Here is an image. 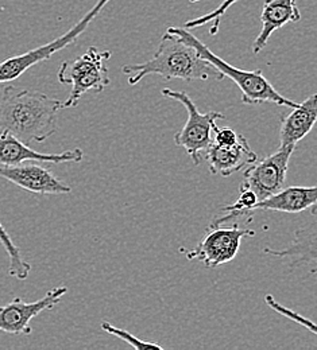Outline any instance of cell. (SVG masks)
I'll return each mask as SVG.
<instances>
[{
	"label": "cell",
	"mask_w": 317,
	"mask_h": 350,
	"mask_svg": "<svg viewBox=\"0 0 317 350\" xmlns=\"http://www.w3.org/2000/svg\"><path fill=\"white\" fill-rule=\"evenodd\" d=\"M66 293V286H58L49 290L41 299L31 304L21 298H14L10 304L0 306V332L15 336H29L31 333L30 321L42 311L51 310L58 305Z\"/></svg>",
	"instance_id": "cell-9"
},
{
	"label": "cell",
	"mask_w": 317,
	"mask_h": 350,
	"mask_svg": "<svg viewBox=\"0 0 317 350\" xmlns=\"http://www.w3.org/2000/svg\"><path fill=\"white\" fill-rule=\"evenodd\" d=\"M204 158L208 162L211 173L222 176L235 174L258 161L257 154L251 150L249 140L243 135H239L235 144L227 147L212 142Z\"/></svg>",
	"instance_id": "cell-13"
},
{
	"label": "cell",
	"mask_w": 317,
	"mask_h": 350,
	"mask_svg": "<svg viewBox=\"0 0 317 350\" xmlns=\"http://www.w3.org/2000/svg\"><path fill=\"white\" fill-rule=\"evenodd\" d=\"M300 19L301 12L296 4V0H265L261 12L262 29L253 44V53H261L269 42L274 31L282 29L288 23L299 22Z\"/></svg>",
	"instance_id": "cell-14"
},
{
	"label": "cell",
	"mask_w": 317,
	"mask_h": 350,
	"mask_svg": "<svg viewBox=\"0 0 317 350\" xmlns=\"http://www.w3.org/2000/svg\"><path fill=\"white\" fill-rule=\"evenodd\" d=\"M238 137H239V135L231 129H219L216 126L214 130V143L223 146V147L235 144L238 142Z\"/></svg>",
	"instance_id": "cell-21"
},
{
	"label": "cell",
	"mask_w": 317,
	"mask_h": 350,
	"mask_svg": "<svg viewBox=\"0 0 317 350\" xmlns=\"http://www.w3.org/2000/svg\"><path fill=\"white\" fill-rule=\"evenodd\" d=\"M253 229H242L238 224L229 228H210L193 250H180L188 260L203 262L207 268H215L232 262L239 252L242 239L254 237Z\"/></svg>",
	"instance_id": "cell-7"
},
{
	"label": "cell",
	"mask_w": 317,
	"mask_h": 350,
	"mask_svg": "<svg viewBox=\"0 0 317 350\" xmlns=\"http://www.w3.org/2000/svg\"><path fill=\"white\" fill-rule=\"evenodd\" d=\"M111 0H99L91 11L87 12L71 30H68L61 37L55 38L49 44H42L37 49H31L23 54L10 57L0 62V84L15 81L23 73H26L30 68L36 66L40 62L47 61L55 53L61 51L62 49L68 47L69 44H75L77 38L88 29L92 21L101 12V10L110 3Z\"/></svg>",
	"instance_id": "cell-6"
},
{
	"label": "cell",
	"mask_w": 317,
	"mask_h": 350,
	"mask_svg": "<svg viewBox=\"0 0 317 350\" xmlns=\"http://www.w3.org/2000/svg\"><path fill=\"white\" fill-rule=\"evenodd\" d=\"M112 53L108 50H97L91 46L87 53L72 61H65L58 69V81L71 85L69 97L62 101V109L73 108L87 92H103L110 85L107 61Z\"/></svg>",
	"instance_id": "cell-4"
},
{
	"label": "cell",
	"mask_w": 317,
	"mask_h": 350,
	"mask_svg": "<svg viewBox=\"0 0 317 350\" xmlns=\"http://www.w3.org/2000/svg\"><path fill=\"white\" fill-rule=\"evenodd\" d=\"M170 33L179 36L185 44H190L196 49V51L212 64L225 77L233 81L242 92V103L243 104H264L272 103L277 105H283L289 108L299 107V103H294L286 97H283L275 88L269 83V80L262 75L261 69L257 70H243L229 65L223 58L218 57L207 44L197 40L192 33L182 27H169Z\"/></svg>",
	"instance_id": "cell-3"
},
{
	"label": "cell",
	"mask_w": 317,
	"mask_h": 350,
	"mask_svg": "<svg viewBox=\"0 0 317 350\" xmlns=\"http://www.w3.org/2000/svg\"><path fill=\"white\" fill-rule=\"evenodd\" d=\"M265 302H266L268 306L270 307L272 310H274L275 312H278V314L282 315L283 318H288V319H290V321H293V322H296V323L304 326L307 330H309L311 333H314L317 337V325L316 323H314L311 319H308V318H305L304 315H301V314H299V312L290 310L289 307L281 305L279 302H277V301L272 298V295H270V294H268V295L265 297Z\"/></svg>",
	"instance_id": "cell-20"
},
{
	"label": "cell",
	"mask_w": 317,
	"mask_h": 350,
	"mask_svg": "<svg viewBox=\"0 0 317 350\" xmlns=\"http://www.w3.org/2000/svg\"><path fill=\"white\" fill-rule=\"evenodd\" d=\"M309 219L294 232V239L282 250L264 248V254L288 262L290 271L311 267L308 275H317V204L309 209Z\"/></svg>",
	"instance_id": "cell-10"
},
{
	"label": "cell",
	"mask_w": 317,
	"mask_h": 350,
	"mask_svg": "<svg viewBox=\"0 0 317 350\" xmlns=\"http://www.w3.org/2000/svg\"><path fill=\"white\" fill-rule=\"evenodd\" d=\"M0 178L14 183L22 190L41 196L69 194L72 191L69 185L55 178L44 166L34 163V161L30 163L23 162L15 166H1Z\"/></svg>",
	"instance_id": "cell-11"
},
{
	"label": "cell",
	"mask_w": 317,
	"mask_h": 350,
	"mask_svg": "<svg viewBox=\"0 0 317 350\" xmlns=\"http://www.w3.org/2000/svg\"><path fill=\"white\" fill-rule=\"evenodd\" d=\"M294 150L296 146L279 147L277 152L250 165L243 174L240 190L253 191L258 201H264L278 193L285 185L289 162Z\"/></svg>",
	"instance_id": "cell-8"
},
{
	"label": "cell",
	"mask_w": 317,
	"mask_h": 350,
	"mask_svg": "<svg viewBox=\"0 0 317 350\" xmlns=\"http://www.w3.org/2000/svg\"><path fill=\"white\" fill-rule=\"evenodd\" d=\"M162 96L179 101L186 109V122L181 130L176 132L175 142L179 147H182L188 152L192 162L199 166L214 142V130L216 127V122L226 119V116L216 111L201 113L194 101L186 93L180 90L164 88Z\"/></svg>",
	"instance_id": "cell-5"
},
{
	"label": "cell",
	"mask_w": 317,
	"mask_h": 350,
	"mask_svg": "<svg viewBox=\"0 0 317 350\" xmlns=\"http://www.w3.org/2000/svg\"><path fill=\"white\" fill-rule=\"evenodd\" d=\"M84 158L81 148L62 151L60 154H44L30 148L27 144L10 133H0V165L15 166L23 162H42V163H79Z\"/></svg>",
	"instance_id": "cell-12"
},
{
	"label": "cell",
	"mask_w": 317,
	"mask_h": 350,
	"mask_svg": "<svg viewBox=\"0 0 317 350\" xmlns=\"http://www.w3.org/2000/svg\"><path fill=\"white\" fill-rule=\"evenodd\" d=\"M317 204V186H290L281 189L264 201H258L253 213L272 211L281 213H301Z\"/></svg>",
	"instance_id": "cell-16"
},
{
	"label": "cell",
	"mask_w": 317,
	"mask_h": 350,
	"mask_svg": "<svg viewBox=\"0 0 317 350\" xmlns=\"http://www.w3.org/2000/svg\"><path fill=\"white\" fill-rule=\"evenodd\" d=\"M238 0H225L216 10L211 11L210 14H205V15H201V16H197L192 21H188L185 23V27L186 29H197V27H201V26H205L208 22H212V27H211V34L215 36L219 30V25H220V19L222 16L226 14L227 10L233 5Z\"/></svg>",
	"instance_id": "cell-18"
},
{
	"label": "cell",
	"mask_w": 317,
	"mask_h": 350,
	"mask_svg": "<svg viewBox=\"0 0 317 350\" xmlns=\"http://www.w3.org/2000/svg\"><path fill=\"white\" fill-rule=\"evenodd\" d=\"M62 101L42 92L7 85L0 100V133H10L30 144L42 143L55 132Z\"/></svg>",
	"instance_id": "cell-1"
},
{
	"label": "cell",
	"mask_w": 317,
	"mask_h": 350,
	"mask_svg": "<svg viewBox=\"0 0 317 350\" xmlns=\"http://www.w3.org/2000/svg\"><path fill=\"white\" fill-rule=\"evenodd\" d=\"M101 330H103V332H105V333H108V334H111V336L118 337L119 340H122V341H125V342H127V344H129L131 348H134V349H164V348H162L161 345H158V344L149 342V341H142V340L136 338V336L130 334L127 330H125V329H119V327H115L114 325H111V323H110V322H107V321L101 322Z\"/></svg>",
	"instance_id": "cell-19"
},
{
	"label": "cell",
	"mask_w": 317,
	"mask_h": 350,
	"mask_svg": "<svg viewBox=\"0 0 317 350\" xmlns=\"http://www.w3.org/2000/svg\"><path fill=\"white\" fill-rule=\"evenodd\" d=\"M0 244L5 250V254L8 255V260H10L8 275L18 280H26L31 272V264L25 260L21 250L14 244V241L8 236L1 222H0Z\"/></svg>",
	"instance_id": "cell-17"
},
{
	"label": "cell",
	"mask_w": 317,
	"mask_h": 350,
	"mask_svg": "<svg viewBox=\"0 0 317 350\" xmlns=\"http://www.w3.org/2000/svg\"><path fill=\"white\" fill-rule=\"evenodd\" d=\"M125 75H129V84L136 85L146 76L158 75L166 80L182 81H222L225 76L207 59H204L194 47L185 44L181 38L169 30L162 36L158 49L151 59L125 65Z\"/></svg>",
	"instance_id": "cell-2"
},
{
	"label": "cell",
	"mask_w": 317,
	"mask_h": 350,
	"mask_svg": "<svg viewBox=\"0 0 317 350\" xmlns=\"http://www.w3.org/2000/svg\"><path fill=\"white\" fill-rule=\"evenodd\" d=\"M316 122L317 93H315L281 119L279 147L297 146L300 140L314 130Z\"/></svg>",
	"instance_id": "cell-15"
},
{
	"label": "cell",
	"mask_w": 317,
	"mask_h": 350,
	"mask_svg": "<svg viewBox=\"0 0 317 350\" xmlns=\"http://www.w3.org/2000/svg\"><path fill=\"white\" fill-rule=\"evenodd\" d=\"M197 1H200V0H189V3H197Z\"/></svg>",
	"instance_id": "cell-22"
}]
</instances>
